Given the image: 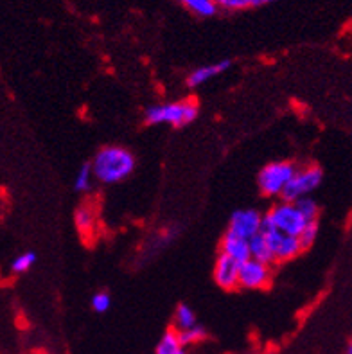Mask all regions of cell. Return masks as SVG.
Masks as SVG:
<instances>
[{
	"instance_id": "6da1fadb",
	"label": "cell",
	"mask_w": 352,
	"mask_h": 354,
	"mask_svg": "<svg viewBox=\"0 0 352 354\" xmlns=\"http://www.w3.org/2000/svg\"><path fill=\"white\" fill-rule=\"evenodd\" d=\"M92 169L101 184H119L135 171V157L126 148L106 146L95 153Z\"/></svg>"
},
{
	"instance_id": "7a4b0ae2",
	"label": "cell",
	"mask_w": 352,
	"mask_h": 354,
	"mask_svg": "<svg viewBox=\"0 0 352 354\" xmlns=\"http://www.w3.org/2000/svg\"><path fill=\"white\" fill-rule=\"evenodd\" d=\"M198 104L194 101H174V103L155 104L146 110L147 124H171L174 128L191 124L196 121Z\"/></svg>"
},
{
	"instance_id": "3957f363",
	"label": "cell",
	"mask_w": 352,
	"mask_h": 354,
	"mask_svg": "<svg viewBox=\"0 0 352 354\" xmlns=\"http://www.w3.org/2000/svg\"><path fill=\"white\" fill-rule=\"evenodd\" d=\"M309 223L311 221L299 211V207L295 205V202H286V200H282L281 203H275L264 214L263 229H275L299 238Z\"/></svg>"
},
{
	"instance_id": "277c9868",
	"label": "cell",
	"mask_w": 352,
	"mask_h": 354,
	"mask_svg": "<svg viewBox=\"0 0 352 354\" xmlns=\"http://www.w3.org/2000/svg\"><path fill=\"white\" fill-rule=\"evenodd\" d=\"M297 167L293 162H272L261 169L257 176V184L264 196H282L288 184L291 182Z\"/></svg>"
},
{
	"instance_id": "5b68a950",
	"label": "cell",
	"mask_w": 352,
	"mask_h": 354,
	"mask_svg": "<svg viewBox=\"0 0 352 354\" xmlns=\"http://www.w3.org/2000/svg\"><path fill=\"white\" fill-rule=\"evenodd\" d=\"M322 178H324V173L318 166H308L302 167V169H297V173L293 175V178H291L281 198L286 202H295L299 198L309 196L322 184Z\"/></svg>"
},
{
	"instance_id": "8992f818",
	"label": "cell",
	"mask_w": 352,
	"mask_h": 354,
	"mask_svg": "<svg viewBox=\"0 0 352 354\" xmlns=\"http://www.w3.org/2000/svg\"><path fill=\"white\" fill-rule=\"evenodd\" d=\"M263 234L266 236L270 247H272L277 263L293 259V257L299 256L300 252H304L300 238H297V236H290V234L275 229H263Z\"/></svg>"
},
{
	"instance_id": "52a82bcc",
	"label": "cell",
	"mask_w": 352,
	"mask_h": 354,
	"mask_svg": "<svg viewBox=\"0 0 352 354\" xmlns=\"http://www.w3.org/2000/svg\"><path fill=\"white\" fill-rule=\"evenodd\" d=\"M272 283V265L248 259L241 265L239 286L246 290H263Z\"/></svg>"
},
{
	"instance_id": "ba28073f",
	"label": "cell",
	"mask_w": 352,
	"mask_h": 354,
	"mask_svg": "<svg viewBox=\"0 0 352 354\" xmlns=\"http://www.w3.org/2000/svg\"><path fill=\"white\" fill-rule=\"evenodd\" d=\"M263 220L264 216L259 214L254 209H239L230 218L228 232L236 234L239 238H245L250 241L257 234L263 232Z\"/></svg>"
},
{
	"instance_id": "9c48e42d",
	"label": "cell",
	"mask_w": 352,
	"mask_h": 354,
	"mask_svg": "<svg viewBox=\"0 0 352 354\" xmlns=\"http://www.w3.org/2000/svg\"><path fill=\"white\" fill-rule=\"evenodd\" d=\"M241 265L227 254H219L214 265V281L223 290H236L239 286Z\"/></svg>"
},
{
	"instance_id": "30bf717a",
	"label": "cell",
	"mask_w": 352,
	"mask_h": 354,
	"mask_svg": "<svg viewBox=\"0 0 352 354\" xmlns=\"http://www.w3.org/2000/svg\"><path fill=\"white\" fill-rule=\"evenodd\" d=\"M221 254H227L228 257H232L239 265H243L245 261L252 259V256H250V241L227 230V234L221 239Z\"/></svg>"
},
{
	"instance_id": "8fae6325",
	"label": "cell",
	"mask_w": 352,
	"mask_h": 354,
	"mask_svg": "<svg viewBox=\"0 0 352 354\" xmlns=\"http://www.w3.org/2000/svg\"><path fill=\"white\" fill-rule=\"evenodd\" d=\"M228 68H230V62H228V59H223V62H218V63H209V65L194 68L187 77L189 88H198V86L205 85L207 81L219 76V74H223V72H227Z\"/></svg>"
},
{
	"instance_id": "7c38bea8",
	"label": "cell",
	"mask_w": 352,
	"mask_h": 354,
	"mask_svg": "<svg viewBox=\"0 0 352 354\" xmlns=\"http://www.w3.org/2000/svg\"><path fill=\"white\" fill-rule=\"evenodd\" d=\"M250 256H252V259H257L261 263H266V265L273 266L277 263L272 247H270V243L263 232L250 239Z\"/></svg>"
},
{
	"instance_id": "4fadbf2b",
	"label": "cell",
	"mask_w": 352,
	"mask_h": 354,
	"mask_svg": "<svg viewBox=\"0 0 352 354\" xmlns=\"http://www.w3.org/2000/svg\"><path fill=\"white\" fill-rule=\"evenodd\" d=\"M155 354H187V351L180 340L178 333L174 329H169L167 333H164V337L156 344Z\"/></svg>"
},
{
	"instance_id": "5bb4252c",
	"label": "cell",
	"mask_w": 352,
	"mask_h": 354,
	"mask_svg": "<svg viewBox=\"0 0 352 354\" xmlns=\"http://www.w3.org/2000/svg\"><path fill=\"white\" fill-rule=\"evenodd\" d=\"M173 329L176 331H185V329L194 328L198 324L196 315L192 311V308H189L187 304H180L174 311V320H173Z\"/></svg>"
},
{
	"instance_id": "9a60e30c",
	"label": "cell",
	"mask_w": 352,
	"mask_h": 354,
	"mask_svg": "<svg viewBox=\"0 0 352 354\" xmlns=\"http://www.w3.org/2000/svg\"><path fill=\"white\" fill-rule=\"evenodd\" d=\"M185 9H189L192 15L201 18L214 17L218 13V8L212 0H178Z\"/></svg>"
},
{
	"instance_id": "2e32d148",
	"label": "cell",
	"mask_w": 352,
	"mask_h": 354,
	"mask_svg": "<svg viewBox=\"0 0 352 354\" xmlns=\"http://www.w3.org/2000/svg\"><path fill=\"white\" fill-rule=\"evenodd\" d=\"M92 178L94 176V169H92V164H83V166L77 169L76 180H74V189L80 191V193H85L92 187Z\"/></svg>"
},
{
	"instance_id": "e0dca14e",
	"label": "cell",
	"mask_w": 352,
	"mask_h": 354,
	"mask_svg": "<svg viewBox=\"0 0 352 354\" xmlns=\"http://www.w3.org/2000/svg\"><path fill=\"white\" fill-rule=\"evenodd\" d=\"M36 263V254L35 252H24L20 256H17L11 263V272L15 275H20V274H26L29 270L35 266Z\"/></svg>"
},
{
	"instance_id": "ac0fdd59",
	"label": "cell",
	"mask_w": 352,
	"mask_h": 354,
	"mask_svg": "<svg viewBox=\"0 0 352 354\" xmlns=\"http://www.w3.org/2000/svg\"><path fill=\"white\" fill-rule=\"evenodd\" d=\"M95 225V216L92 212V209L89 207H81L76 211V227L81 230L83 234H89L92 232Z\"/></svg>"
},
{
	"instance_id": "d6986e66",
	"label": "cell",
	"mask_w": 352,
	"mask_h": 354,
	"mask_svg": "<svg viewBox=\"0 0 352 354\" xmlns=\"http://www.w3.org/2000/svg\"><path fill=\"white\" fill-rule=\"evenodd\" d=\"M174 331H176V329H174ZM176 333H178L180 340H182V344L185 347L192 346V344H198V342H201V340H205V337H207V331L201 328L200 324H196V326L191 329H185V331H176Z\"/></svg>"
},
{
	"instance_id": "ffe728a7",
	"label": "cell",
	"mask_w": 352,
	"mask_h": 354,
	"mask_svg": "<svg viewBox=\"0 0 352 354\" xmlns=\"http://www.w3.org/2000/svg\"><path fill=\"white\" fill-rule=\"evenodd\" d=\"M295 205L299 207V211L302 212L309 221L318 220V205L311 196H304L299 198V200H295Z\"/></svg>"
},
{
	"instance_id": "44dd1931",
	"label": "cell",
	"mask_w": 352,
	"mask_h": 354,
	"mask_svg": "<svg viewBox=\"0 0 352 354\" xmlns=\"http://www.w3.org/2000/svg\"><path fill=\"white\" fill-rule=\"evenodd\" d=\"M90 306H92V310H94L95 313H106V311L112 308V297H110L108 292H98L92 297Z\"/></svg>"
},
{
	"instance_id": "7402d4cb",
	"label": "cell",
	"mask_w": 352,
	"mask_h": 354,
	"mask_svg": "<svg viewBox=\"0 0 352 354\" xmlns=\"http://www.w3.org/2000/svg\"><path fill=\"white\" fill-rule=\"evenodd\" d=\"M218 9L223 11H243L252 8V0H212Z\"/></svg>"
},
{
	"instance_id": "603a6c76",
	"label": "cell",
	"mask_w": 352,
	"mask_h": 354,
	"mask_svg": "<svg viewBox=\"0 0 352 354\" xmlns=\"http://www.w3.org/2000/svg\"><path fill=\"white\" fill-rule=\"evenodd\" d=\"M317 236H318V221H311V223L304 229V232L299 236L304 250H308V248L311 247L313 243H315V239H317Z\"/></svg>"
},
{
	"instance_id": "cb8c5ba5",
	"label": "cell",
	"mask_w": 352,
	"mask_h": 354,
	"mask_svg": "<svg viewBox=\"0 0 352 354\" xmlns=\"http://www.w3.org/2000/svg\"><path fill=\"white\" fill-rule=\"evenodd\" d=\"M277 2V0H252V8H259V6H266Z\"/></svg>"
},
{
	"instance_id": "d4e9b609",
	"label": "cell",
	"mask_w": 352,
	"mask_h": 354,
	"mask_svg": "<svg viewBox=\"0 0 352 354\" xmlns=\"http://www.w3.org/2000/svg\"><path fill=\"white\" fill-rule=\"evenodd\" d=\"M347 354H352V342H351V346H349V349H347Z\"/></svg>"
}]
</instances>
